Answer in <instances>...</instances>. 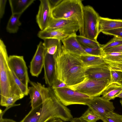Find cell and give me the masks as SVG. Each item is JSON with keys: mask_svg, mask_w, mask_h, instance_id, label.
Returning <instances> with one entry per match:
<instances>
[{"mask_svg": "<svg viewBox=\"0 0 122 122\" xmlns=\"http://www.w3.org/2000/svg\"><path fill=\"white\" fill-rule=\"evenodd\" d=\"M36 17V22L41 30L47 28L52 17L51 9L48 0H40Z\"/></svg>", "mask_w": 122, "mask_h": 122, "instance_id": "12", "label": "cell"}, {"mask_svg": "<svg viewBox=\"0 0 122 122\" xmlns=\"http://www.w3.org/2000/svg\"><path fill=\"white\" fill-rule=\"evenodd\" d=\"M122 45V38L114 36L113 38L106 44L102 45L101 49L103 52L107 49Z\"/></svg>", "mask_w": 122, "mask_h": 122, "instance_id": "28", "label": "cell"}, {"mask_svg": "<svg viewBox=\"0 0 122 122\" xmlns=\"http://www.w3.org/2000/svg\"><path fill=\"white\" fill-rule=\"evenodd\" d=\"M80 117L87 122H96L99 118L89 107Z\"/></svg>", "mask_w": 122, "mask_h": 122, "instance_id": "27", "label": "cell"}, {"mask_svg": "<svg viewBox=\"0 0 122 122\" xmlns=\"http://www.w3.org/2000/svg\"><path fill=\"white\" fill-rule=\"evenodd\" d=\"M113 52H122V45L107 49L102 52L103 54L104 53Z\"/></svg>", "mask_w": 122, "mask_h": 122, "instance_id": "37", "label": "cell"}, {"mask_svg": "<svg viewBox=\"0 0 122 122\" xmlns=\"http://www.w3.org/2000/svg\"><path fill=\"white\" fill-rule=\"evenodd\" d=\"M42 107V104L35 108L31 109L20 122H38L41 116Z\"/></svg>", "mask_w": 122, "mask_h": 122, "instance_id": "24", "label": "cell"}, {"mask_svg": "<svg viewBox=\"0 0 122 122\" xmlns=\"http://www.w3.org/2000/svg\"><path fill=\"white\" fill-rule=\"evenodd\" d=\"M81 46L88 54L92 56L102 57L103 53L101 48L90 47Z\"/></svg>", "mask_w": 122, "mask_h": 122, "instance_id": "32", "label": "cell"}, {"mask_svg": "<svg viewBox=\"0 0 122 122\" xmlns=\"http://www.w3.org/2000/svg\"><path fill=\"white\" fill-rule=\"evenodd\" d=\"M103 60L110 70L122 71V58L116 61Z\"/></svg>", "mask_w": 122, "mask_h": 122, "instance_id": "29", "label": "cell"}, {"mask_svg": "<svg viewBox=\"0 0 122 122\" xmlns=\"http://www.w3.org/2000/svg\"><path fill=\"white\" fill-rule=\"evenodd\" d=\"M53 89L68 87V86L64 82L61 81L57 79L55 81L51 86Z\"/></svg>", "mask_w": 122, "mask_h": 122, "instance_id": "36", "label": "cell"}, {"mask_svg": "<svg viewBox=\"0 0 122 122\" xmlns=\"http://www.w3.org/2000/svg\"><path fill=\"white\" fill-rule=\"evenodd\" d=\"M69 36L61 30L49 28L40 30L37 34L38 37L43 40L47 39H53L61 41Z\"/></svg>", "mask_w": 122, "mask_h": 122, "instance_id": "18", "label": "cell"}, {"mask_svg": "<svg viewBox=\"0 0 122 122\" xmlns=\"http://www.w3.org/2000/svg\"><path fill=\"white\" fill-rule=\"evenodd\" d=\"M110 80L109 84L114 82L122 83V71L110 70Z\"/></svg>", "mask_w": 122, "mask_h": 122, "instance_id": "30", "label": "cell"}, {"mask_svg": "<svg viewBox=\"0 0 122 122\" xmlns=\"http://www.w3.org/2000/svg\"><path fill=\"white\" fill-rule=\"evenodd\" d=\"M102 57L103 59L111 61H115L122 58V52L104 53Z\"/></svg>", "mask_w": 122, "mask_h": 122, "instance_id": "31", "label": "cell"}, {"mask_svg": "<svg viewBox=\"0 0 122 122\" xmlns=\"http://www.w3.org/2000/svg\"><path fill=\"white\" fill-rule=\"evenodd\" d=\"M102 121L103 122H122V115L113 112L106 117Z\"/></svg>", "mask_w": 122, "mask_h": 122, "instance_id": "33", "label": "cell"}, {"mask_svg": "<svg viewBox=\"0 0 122 122\" xmlns=\"http://www.w3.org/2000/svg\"><path fill=\"white\" fill-rule=\"evenodd\" d=\"M47 122H64L60 119L56 118L51 119Z\"/></svg>", "mask_w": 122, "mask_h": 122, "instance_id": "42", "label": "cell"}, {"mask_svg": "<svg viewBox=\"0 0 122 122\" xmlns=\"http://www.w3.org/2000/svg\"><path fill=\"white\" fill-rule=\"evenodd\" d=\"M76 38L81 45L88 47L99 48H101L102 46V45L100 44L97 41L91 39L83 36L77 35Z\"/></svg>", "mask_w": 122, "mask_h": 122, "instance_id": "25", "label": "cell"}, {"mask_svg": "<svg viewBox=\"0 0 122 122\" xmlns=\"http://www.w3.org/2000/svg\"><path fill=\"white\" fill-rule=\"evenodd\" d=\"M120 102L122 107V99L120 101Z\"/></svg>", "mask_w": 122, "mask_h": 122, "instance_id": "44", "label": "cell"}, {"mask_svg": "<svg viewBox=\"0 0 122 122\" xmlns=\"http://www.w3.org/2000/svg\"><path fill=\"white\" fill-rule=\"evenodd\" d=\"M7 0H0V19L3 17L4 14Z\"/></svg>", "mask_w": 122, "mask_h": 122, "instance_id": "38", "label": "cell"}, {"mask_svg": "<svg viewBox=\"0 0 122 122\" xmlns=\"http://www.w3.org/2000/svg\"><path fill=\"white\" fill-rule=\"evenodd\" d=\"M87 105L102 121L106 117L114 112L115 109L112 102L102 97H93Z\"/></svg>", "mask_w": 122, "mask_h": 122, "instance_id": "9", "label": "cell"}, {"mask_svg": "<svg viewBox=\"0 0 122 122\" xmlns=\"http://www.w3.org/2000/svg\"><path fill=\"white\" fill-rule=\"evenodd\" d=\"M116 97L121 98L122 99V91L116 96Z\"/></svg>", "mask_w": 122, "mask_h": 122, "instance_id": "43", "label": "cell"}, {"mask_svg": "<svg viewBox=\"0 0 122 122\" xmlns=\"http://www.w3.org/2000/svg\"><path fill=\"white\" fill-rule=\"evenodd\" d=\"M86 78L95 80L110 79V70L106 64L86 67Z\"/></svg>", "mask_w": 122, "mask_h": 122, "instance_id": "15", "label": "cell"}, {"mask_svg": "<svg viewBox=\"0 0 122 122\" xmlns=\"http://www.w3.org/2000/svg\"><path fill=\"white\" fill-rule=\"evenodd\" d=\"M62 0H48L51 9L59 4Z\"/></svg>", "mask_w": 122, "mask_h": 122, "instance_id": "40", "label": "cell"}, {"mask_svg": "<svg viewBox=\"0 0 122 122\" xmlns=\"http://www.w3.org/2000/svg\"><path fill=\"white\" fill-rule=\"evenodd\" d=\"M53 90L57 98L66 106L75 104L87 105L93 98L68 87Z\"/></svg>", "mask_w": 122, "mask_h": 122, "instance_id": "6", "label": "cell"}, {"mask_svg": "<svg viewBox=\"0 0 122 122\" xmlns=\"http://www.w3.org/2000/svg\"><path fill=\"white\" fill-rule=\"evenodd\" d=\"M45 51L43 42L40 41L30 62V72L32 76L37 77L41 73L44 66Z\"/></svg>", "mask_w": 122, "mask_h": 122, "instance_id": "11", "label": "cell"}, {"mask_svg": "<svg viewBox=\"0 0 122 122\" xmlns=\"http://www.w3.org/2000/svg\"><path fill=\"white\" fill-rule=\"evenodd\" d=\"M35 0H9L12 14H21Z\"/></svg>", "mask_w": 122, "mask_h": 122, "instance_id": "20", "label": "cell"}, {"mask_svg": "<svg viewBox=\"0 0 122 122\" xmlns=\"http://www.w3.org/2000/svg\"><path fill=\"white\" fill-rule=\"evenodd\" d=\"M86 67L81 66L74 67L66 73L63 82L69 86L83 81L86 79L85 71Z\"/></svg>", "mask_w": 122, "mask_h": 122, "instance_id": "13", "label": "cell"}, {"mask_svg": "<svg viewBox=\"0 0 122 122\" xmlns=\"http://www.w3.org/2000/svg\"><path fill=\"white\" fill-rule=\"evenodd\" d=\"M76 33H73L61 41L65 50L78 56L89 55L85 51L76 38Z\"/></svg>", "mask_w": 122, "mask_h": 122, "instance_id": "16", "label": "cell"}, {"mask_svg": "<svg viewBox=\"0 0 122 122\" xmlns=\"http://www.w3.org/2000/svg\"><path fill=\"white\" fill-rule=\"evenodd\" d=\"M122 91V83L114 82L109 84L103 91L102 97L110 101L114 99Z\"/></svg>", "mask_w": 122, "mask_h": 122, "instance_id": "19", "label": "cell"}, {"mask_svg": "<svg viewBox=\"0 0 122 122\" xmlns=\"http://www.w3.org/2000/svg\"><path fill=\"white\" fill-rule=\"evenodd\" d=\"M70 122H87L82 119L80 117L73 118Z\"/></svg>", "mask_w": 122, "mask_h": 122, "instance_id": "41", "label": "cell"}, {"mask_svg": "<svg viewBox=\"0 0 122 122\" xmlns=\"http://www.w3.org/2000/svg\"><path fill=\"white\" fill-rule=\"evenodd\" d=\"M29 94L30 99L31 109L35 108L42 104L41 95L35 86H32L28 87Z\"/></svg>", "mask_w": 122, "mask_h": 122, "instance_id": "22", "label": "cell"}, {"mask_svg": "<svg viewBox=\"0 0 122 122\" xmlns=\"http://www.w3.org/2000/svg\"><path fill=\"white\" fill-rule=\"evenodd\" d=\"M21 99L20 96L16 95L9 97L0 96V104L1 106L6 107L17 106L18 105L14 104L17 101Z\"/></svg>", "mask_w": 122, "mask_h": 122, "instance_id": "26", "label": "cell"}, {"mask_svg": "<svg viewBox=\"0 0 122 122\" xmlns=\"http://www.w3.org/2000/svg\"><path fill=\"white\" fill-rule=\"evenodd\" d=\"M55 63L57 79L62 82L66 73L74 67L85 66L78 56L67 51L63 45L55 56Z\"/></svg>", "mask_w": 122, "mask_h": 122, "instance_id": "4", "label": "cell"}, {"mask_svg": "<svg viewBox=\"0 0 122 122\" xmlns=\"http://www.w3.org/2000/svg\"><path fill=\"white\" fill-rule=\"evenodd\" d=\"M98 14L91 6H84L83 10V36L97 41L99 33L98 26L100 17Z\"/></svg>", "mask_w": 122, "mask_h": 122, "instance_id": "7", "label": "cell"}, {"mask_svg": "<svg viewBox=\"0 0 122 122\" xmlns=\"http://www.w3.org/2000/svg\"><path fill=\"white\" fill-rule=\"evenodd\" d=\"M102 33L107 35L122 38V27L113 30L104 31Z\"/></svg>", "mask_w": 122, "mask_h": 122, "instance_id": "35", "label": "cell"}, {"mask_svg": "<svg viewBox=\"0 0 122 122\" xmlns=\"http://www.w3.org/2000/svg\"><path fill=\"white\" fill-rule=\"evenodd\" d=\"M12 72L15 82L22 93L25 96L28 95L29 94V88L28 86L23 84L16 76L14 73L12 71Z\"/></svg>", "mask_w": 122, "mask_h": 122, "instance_id": "34", "label": "cell"}, {"mask_svg": "<svg viewBox=\"0 0 122 122\" xmlns=\"http://www.w3.org/2000/svg\"><path fill=\"white\" fill-rule=\"evenodd\" d=\"M9 56L6 46L0 39V96L9 97L14 95L22 98L25 96L15 82L12 72L9 66Z\"/></svg>", "mask_w": 122, "mask_h": 122, "instance_id": "2", "label": "cell"}, {"mask_svg": "<svg viewBox=\"0 0 122 122\" xmlns=\"http://www.w3.org/2000/svg\"><path fill=\"white\" fill-rule=\"evenodd\" d=\"M79 56L84 66L86 67L99 66L106 64L102 56L90 55Z\"/></svg>", "mask_w": 122, "mask_h": 122, "instance_id": "21", "label": "cell"}, {"mask_svg": "<svg viewBox=\"0 0 122 122\" xmlns=\"http://www.w3.org/2000/svg\"><path fill=\"white\" fill-rule=\"evenodd\" d=\"M84 7L81 0H62L51 9L52 16L56 19H76L79 25L80 35L83 36Z\"/></svg>", "mask_w": 122, "mask_h": 122, "instance_id": "3", "label": "cell"}, {"mask_svg": "<svg viewBox=\"0 0 122 122\" xmlns=\"http://www.w3.org/2000/svg\"><path fill=\"white\" fill-rule=\"evenodd\" d=\"M4 114L2 110L0 109V122H17L12 119L3 118V116Z\"/></svg>", "mask_w": 122, "mask_h": 122, "instance_id": "39", "label": "cell"}, {"mask_svg": "<svg viewBox=\"0 0 122 122\" xmlns=\"http://www.w3.org/2000/svg\"><path fill=\"white\" fill-rule=\"evenodd\" d=\"M47 28L61 30L69 35L80 29L78 22L75 19H56L52 17Z\"/></svg>", "mask_w": 122, "mask_h": 122, "instance_id": "10", "label": "cell"}, {"mask_svg": "<svg viewBox=\"0 0 122 122\" xmlns=\"http://www.w3.org/2000/svg\"><path fill=\"white\" fill-rule=\"evenodd\" d=\"M36 87L43 101L41 115L38 122H47L55 118L65 122L71 121L73 117L70 109L60 101L51 87H46L39 83Z\"/></svg>", "mask_w": 122, "mask_h": 122, "instance_id": "1", "label": "cell"}, {"mask_svg": "<svg viewBox=\"0 0 122 122\" xmlns=\"http://www.w3.org/2000/svg\"><path fill=\"white\" fill-rule=\"evenodd\" d=\"M110 79H86L77 85L68 86L71 89L92 97H99L109 85Z\"/></svg>", "mask_w": 122, "mask_h": 122, "instance_id": "5", "label": "cell"}, {"mask_svg": "<svg viewBox=\"0 0 122 122\" xmlns=\"http://www.w3.org/2000/svg\"><path fill=\"white\" fill-rule=\"evenodd\" d=\"M21 15V14H12L6 27V30L8 32L14 33L17 32L19 27L21 25L19 20Z\"/></svg>", "mask_w": 122, "mask_h": 122, "instance_id": "23", "label": "cell"}, {"mask_svg": "<svg viewBox=\"0 0 122 122\" xmlns=\"http://www.w3.org/2000/svg\"></svg>", "mask_w": 122, "mask_h": 122, "instance_id": "45", "label": "cell"}, {"mask_svg": "<svg viewBox=\"0 0 122 122\" xmlns=\"http://www.w3.org/2000/svg\"><path fill=\"white\" fill-rule=\"evenodd\" d=\"M122 27V20L112 19L100 16L98 23L99 33Z\"/></svg>", "mask_w": 122, "mask_h": 122, "instance_id": "17", "label": "cell"}, {"mask_svg": "<svg viewBox=\"0 0 122 122\" xmlns=\"http://www.w3.org/2000/svg\"><path fill=\"white\" fill-rule=\"evenodd\" d=\"M8 62L11 71L23 84L28 86L30 80L27 68L23 56L10 55L9 56Z\"/></svg>", "mask_w": 122, "mask_h": 122, "instance_id": "8", "label": "cell"}, {"mask_svg": "<svg viewBox=\"0 0 122 122\" xmlns=\"http://www.w3.org/2000/svg\"><path fill=\"white\" fill-rule=\"evenodd\" d=\"M56 55L49 54L45 51L43 66L44 78L46 83L51 87L57 79L55 66Z\"/></svg>", "mask_w": 122, "mask_h": 122, "instance_id": "14", "label": "cell"}]
</instances>
